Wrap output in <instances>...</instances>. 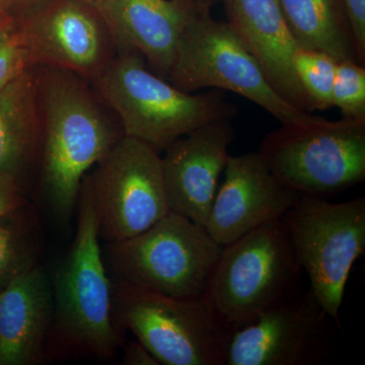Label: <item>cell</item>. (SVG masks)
Returning <instances> with one entry per match:
<instances>
[{"label": "cell", "mask_w": 365, "mask_h": 365, "mask_svg": "<svg viewBox=\"0 0 365 365\" xmlns=\"http://www.w3.org/2000/svg\"><path fill=\"white\" fill-rule=\"evenodd\" d=\"M222 248L205 227L170 211L141 234L108 242L103 257L116 279L194 299L207 294Z\"/></svg>", "instance_id": "7"}, {"label": "cell", "mask_w": 365, "mask_h": 365, "mask_svg": "<svg viewBox=\"0 0 365 365\" xmlns=\"http://www.w3.org/2000/svg\"><path fill=\"white\" fill-rule=\"evenodd\" d=\"M42 136L37 74L25 72L0 91V177H18Z\"/></svg>", "instance_id": "18"}, {"label": "cell", "mask_w": 365, "mask_h": 365, "mask_svg": "<svg viewBox=\"0 0 365 365\" xmlns=\"http://www.w3.org/2000/svg\"><path fill=\"white\" fill-rule=\"evenodd\" d=\"M112 281L113 317L165 365H225L232 330L208 294L181 299Z\"/></svg>", "instance_id": "4"}, {"label": "cell", "mask_w": 365, "mask_h": 365, "mask_svg": "<svg viewBox=\"0 0 365 365\" xmlns=\"http://www.w3.org/2000/svg\"><path fill=\"white\" fill-rule=\"evenodd\" d=\"M36 66L32 50L16 19L9 28L0 32V91Z\"/></svg>", "instance_id": "23"}, {"label": "cell", "mask_w": 365, "mask_h": 365, "mask_svg": "<svg viewBox=\"0 0 365 365\" xmlns=\"http://www.w3.org/2000/svg\"><path fill=\"white\" fill-rule=\"evenodd\" d=\"M81 1L86 2V4H90V6L97 9L100 13H102L103 9H104L106 2L107 0H81Z\"/></svg>", "instance_id": "31"}, {"label": "cell", "mask_w": 365, "mask_h": 365, "mask_svg": "<svg viewBox=\"0 0 365 365\" xmlns=\"http://www.w3.org/2000/svg\"><path fill=\"white\" fill-rule=\"evenodd\" d=\"M337 64V60L327 53L302 48L295 53V72L311 103L312 111H325L333 107Z\"/></svg>", "instance_id": "21"}, {"label": "cell", "mask_w": 365, "mask_h": 365, "mask_svg": "<svg viewBox=\"0 0 365 365\" xmlns=\"http://www.w3.org/2000/svg\"><path fill=\"white\" fill-rule=\"evenodd\" d=\"M275 177L300 195H332L365 180V122L282 125L259 150Z\"/></svg>", "instance_id": "9"}, {"label": "cell", "mask_w": 365, "mask_h": 365, "mask_svg": "<svg viewBox=\"0 0 365 365\" xmlns=\"http://www.w3.org/2000/svg\"><path fill=\"white\" fill-rule=\"evenodd\" d=\"M42 120V178L48 207L68 225L81 184L123 136L117 134L81 78L45 67L37 76Z\"/></svg>", "instance_id": "1"}, {"label": "cell", "mask_w": 365, "mask_h": 365, "mask_svg": "<svg viewBox=\"0 0 365 365\" xmlns=\"http://www.w3.org/2000/svg\"><path fill=\"white\" fill-rule=\"evenodd\" d=\"M167 79L186 93L209 88L232 91L282 125L304 126L326 120L302 111L278 93L232 26L209 14L196 11L192 16Z\"/></svg>", "instance_id": "6"}, {"label": "cell", "mask_w": 365, "mask_h": 365, "mask_svg": "<svg viewBox=\"0 0 365 365\" xmlns=\"http://www.w3.org/2000/svg\"><path fill=\"white\" fill-rule=\"evenodd\" d=\"M277 2L299 48L327 53L337 61L360 64L343 0Z\"/></svg>", "instance_id": "19"}, {"label": "cell", "mask_w": 365, "mask_h": 365, "mask_svg": "<svg viewBox=\"0 0 365 365\" xmlns=\"http://www.w3.org/2000/svg\"><path fill=\"white\" fill-rule=\"evenodd\" d=\"M53 312L51 279L40 264L0 290V365L43 361Z\"/></svg>", "instance_id": "17"}, {"label": "cell", "mask_w": 365, "mask_h": 365, "mask_svg": "<svg viewBox=\"0 0 365 365\" xmlns=\"http://www.w3.org/2000/svg\"><path fill=\"white\" fill-rule=\"evenodd\" d=\"M23 206V197L19 178L0 177V217L13 212Z\"/></svg>", "instance_id": "25"}, {"label": "cell", "mask_w": 365, "mask_h": 365, "mask_svg": "<svg viewBox=\"0 0 365 365\" xmlns=\"http://www.w3.org/2000/svg\"><path fill=\"white\" fill-rule=\"evenodd\" d=\"M125 365H160V361L138 340L128 343L125 347L123 354Z\"/></svg>", "instance_id": "26"}, {"label": "cell", "mask_w": 365, "mask_h": 365, "mask_svg": "<svg viewBox=\"0 0 365 365\" xmlns=\"http://www.w3.org/2000/svg\"><path fill=\"white\" fill-rule=\"evenodd\" d=\"M227 23L260 64L273 88L290 104L312 112L294 66L299 49L277 0H222Z\"/></svg>", "instance_id": "15"}, {"label": "cell", "mask_w": 365, "mask_h": 365, "mask_svg": "<svg viewBox=\"0 0 365 365\" xmlns=\"http://www.w3.org/2000/svg\"><path fill=\"white\" fill-rule=\"evenodd\" d=\"M16 19L37 66L93 81L112 58L104 18L81 0H44Z\"/></svg>", "instance_id": "12"}, {"label": "cell", "mask_w": 365, "mask_h": 365, "mask_svg": "<svg viewBox=\"0 0 365 365\" xmlns=\"http://www.w3.org/2000/svg\"><path fill=\"white\" fill-rule=\"evenodd\" d=\"M100 240L93 202L81 186L76 237L51 280L54 312L49 341L66 353L109 359L123 340L114 325L112 281Z\"/></svg>", "instance_id": "3"}, {"label": "cell", "mask_w": 365, "mask_h": 365, "mask_svg": "<svg viewBox=\"0 0 365 365\" xmlns=\"http://www.w3.org/2000/svg\"><path fill=\"white\" fill-rule=\"evenodd\" d=\"M20 208L0 217V290L39 264L40 232L35 215Z\"/></svg>", "instance_id": "20"}, {"label": "cell", "mask_w": 365, "mask_h": 365, "mask_svg": "<svg viewBox=\"0 0 365 365\" xmlns=\"http://www.w3.org/2000/svg\"><path fill=\"white\" fill-rule=\"evenodd\" d=\"M354 38L359 62L365 64V0H343Z\"/></svg>", "instance_id": "24"}, {"label": "cell", "mask_w": 365, "mask_h": 365, "mask_svg": "<svg viewBox=\"0 0 365 365\" xmlns=\"http://www.w3.org/2000/svg\"><path fill=\"white\" fill-rule=\"evenodd\" d=\"M282 218L309 289L338 323L348 278L365 251V199L300 195Z\"/></svg>", "instance_id": "8"}, {"label": "cell", "mask_w": 365, "mask_h": 365, "mask_svg": "<svg viewBox=\"0 0 365 365\" xmlns=\"http://www.w3.org/2000/svg\"><path fill=\"white\" fill-rule=\"evenodd\" d=\"M331 318L309 288L232 332L225 365H316L332 350Z\"/></svg>", "instance_id": "11"}, {"label": "cell", "mask_w": 365, "mask_h": 365, "mask_svg": "<svg viewBox=\"0 0 365 365\" xmlns=\"http://www.w3.org/2000/svg\"><path fill=\"white\" fill-rule=\"evenodd\" d=\"M14 14L13 6L9 0H0V14Z\"/></svg>", "instance_id": "30"}, {"label": "cell", "mask_w": 365, "mask_h": 365, "mask_svg": "<svg viewBox=\"0 0 365 365\" xmlns=\"http://www.w3.org/2000/svg\"><path fill=\"white\" fill-rule=\"evenodd\" d=\"M100 239L116 242L153 227L170 212L162 157L155 148L122 136L86 175Z\"/></svg>", "instance_id": "10"}, {"label": "cell", "mask_w": 365, "mask_h": 365, "mask_svg": "<svg viewBox=\"0 0 365 365\" xmlns=\"http://www.w3.org/2000/svg\"><path fill=\"white\" fill-rule=\"evenodd\" d=\"M333 107L343 119L365 122V68L353 61H338L334 83Z\"/></svg>", "instance_id": "22"}, {"label": "cell", "mask_w": 365, "mask_h": 365, "mask_svg": "<svg viewBox=\"0 0 365 365\" xmlns=\"http://www.w3.org/2000/svg\"><path fill=\"white\" fill-rule=\"evenodd\" d=\"M14 20H16V14H0V32L6 30V28H9V26L14 23Z\"/></svg>", "instance_id": "28"}, {"label": "cell", "mask_w": 365, "mask_h": 365, "mask_svg": "<svg viewBox=\"0 0 365 365\" xmlns=\"http://www.w3.org/2000/svg\"><path fill=\"white\" fill-rule=\"evenodd\" d=\"M178 1H181L182 4H189V6H195V0H178Z\"/></svg>", "instance_id": "32"}, {"label": "cell", "mask_w": 365, "mask_h": 365, "mask_svg": "<svg viewBox=\"0 0 365 365\" xmlns=\"http://www.w3.org/2000/svg\"><path fill=\"white\" fill-rule=\"evenodd\" d=\"M196 11L178 0H107L101 14L121 51L138 53L167 79Z\"/></svg>", "instance_id": "16"}, {"label": "cell", "mask_w": 365, "mask_h": 365, "mask_svg": "<svg viewBox=\"0 0 365 365\" xmlns=\"http://www.w3.org/2000/svg\"><path fill=\"white\" fill-rule=\"evenodd\" d=\"M205 228L220 246L281 220L300 194L282 184L260 153L228 158Z\"/></svg>", "instance_id": "13"}, {"label": "cell", "mask_w": 365, "mask_h": 365, "mask_svg": "<svg viewBox=\"0 0 365 365\" xmlns=\"http://www.w3.org/2000/svg\"><path fill=\"white\" fill-rule=\"evenodd\" d=\"M93 81L117 113L123 135L158 153L204 125L235 115V106L220 91H182L153 73L136 52L121 51L112 57Z\"/></svg>", "instance_id": "2"}, {"label": "cell", "mask_w": 365, "mask_h": 365, "mask_svg": "<svg viewBox=\"0 0 365 365\" xmlns=\"http://www.w3.org/2000/svg\"><path fill=\"white\" fill-rule=\"evenodd\" d=\"M215 0H195L197 11L202 14H209V9Z\"/></svg>", "instance_id": "29"}, {"label": "cell", "mask_w": 365, "mask_h": 365, "mask_svg": "<svg viewBox=\"0 0 365 365\" xmlns=\"http://www.w3.org/2000/svg\"><path fill=\"white\" fill-rule=\"evenodd\" d=\"M13 6L14 14H19L32 9V7L38 6L44 0H9Z\"/></svg>", "instance_id": "27"}, {"label": "cell", "mask_w": 365, "mask_h": 365, "mask_svg": "<svg viewBox=\"0 0 365 365\" xmlns=\"http://www.w3.org/2000/svg\"><path fill=\"white\" fill-rule=\"evenodd\" d=\"M232 119H220L170 144L162 158L170 210L205 227L235 139Z\"/></svg>", "instance_id": "14"}, {"label": "cell", "mask_w": 365, "mask_h": 365, "mask_svg": "<svg viewBox=\"0 0 365 365\" xmlns=\"http://www.w3.org/2000/svg\"><path fill=\"white\" fill-rule=\"evenodd\" d=\"M302 274L281 218L222 246L207 294L235 331L299 292Z\"/></svg>", "instance_id": "5"}]
</instances>
